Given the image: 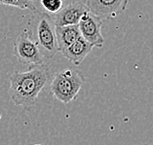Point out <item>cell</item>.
Listing matches in <instances>:
<instances>
[{"label":"cell","instance_id":"6da1fadb","mask_svg":"<svg viewBox=\"0 0 153 145\" xmlns=\"http://www.w3.org/2000/svg\"><path fill=\"white\" fill-rule=\"evenodd\" d=\"M50 72L47 65L29 66L27 71H16L10 77L9 95L15 105L29 109L37 102L42 89L47 85Z\"/></svg>","mask_w":153,"mask_h":145},{"label":"cell","instance_id":"7a4b0ae2","mask_svg":"<svg viewBox=\"0 0 153 145\" xmlns=\"http://www.w3.org/2000/svg\"><path fill=\"white\" fill-rule=\"evenodd\" d=\"M34 29L37 45L44 59H50L59 52L56 25L49 14L37 12L34 17Z\"/></svg>","mask_w":153,"mask_h":145},{"label":"cell","instance_id":"3957f363","mask_svg":"<svg viewBox=\"0 0 153 145\" xmlns=\"http://www.w3.org/2000/svg\"><path fill=\"white\" fill-rule=\"evenodd\" d=\"M84 83L81 74L72 69H65L55 74L51 82V92L59 101L68 103L77 96Z\"/></svg>","mask_w":153,"mask_h":145},{"label":"cell","instance_id":"277c9868","mask_svg":"<svg viewBox=\"0 0 153 145\" xmlns=\"http://www.w3.org/2000/svg\"><path fill=\"white\" fill-rule=\"evenodd\" d=\"M14 55L22 64L33 66L42 64L44 58L36 41L33 38L31 29H25L14 42Z\"/></svg>","mask_w":153,"mask_h":145},{"label":"cell","instance_id":"5b68a950","mask_svg":"<svg viewBox=\"0 0 153 145\" xmlns=\"http://www.w3.org/2000/svg\"><path fill=\"white\" fill-rule=\"evenodd\" d=\"M102 18L87 11L78 24L81 36L93 47L102 48L103 46L104 39L102 34Z\"/></svg>","mask_w":153,"mask_h":145},{"label":"cell","instance_id":"8992f818","mask_svg":"<svg viewBox=\"0 0 153 145\" xmlns=\"http://www.w3.org/2000/svg\"><path fill=\"white\" fill-rule=\"evenodd\" d=\"M128 0H86L89 12L100 18H112L126 9Z\"/></svg>","mask_w":153,"mask_h":145},{"label":"cell","instance_id":"52a82bcc","mask_svg":"<svg viewBox=\"0 0 153 145\" xmlns=\"http://www.w3.org/2000/svg\"><path fill=\"white\" fill-rule=\"evenodd\" d=\"M88 9L83 2H73L65 6L54 15L53 21L56 27L78 24L82 16L87 12Z\"/></svg>","mask_w":153,"mask_h":145},{"label":"cell","instance_id":"ba28073f","mask_svg":"<svg viewBox=\"0 0 153 145\" xmlns=\"http://www.w3.org/2000/svg\"><path fill=\"white\" fill-rule=\"evenodd\" d=\"M93 47L88 41L80 36L77 40L62 52V55L75 65H80L86 57L92 52Z\"/></svg>","mask_w":153,"mask_h":145},{"label":"cell","instance_id":"9c48e42d","mask_svg":"<svg viewBox=\"0 0 153 145\" xmlns=\"http://www.w3.org/2000/svg\"><path fill=\"white\" fill-rule=\"evenodd\" d=\"M56 36L59 52L65 50L69 45L81 36L78 24L65 25V27H56Z\"/></svg>","mask_w":153,"mask_h":145},{"label":"cell","instance_id":"30bf717a","mask_svg":"<svg viewBox=\"0 0 153 145\" xmlns=\"http://www.w3.org/2000/svg\"><path fill=\"white\" fill-rule=\"evenodd\" d=\"M0 5L17 7L20 9H27L36 12L34 0H0Z\"/></svg>","mask_w":153,"mask_h":145},{"label":"cell","instance_id":"8fae6325","mask_svg":"<svg viewBox=\"0 0 153 145\" xmlns=\"http://www.w3.org/2000/svg\"><path fill=\"white\" fill-rule=\"evenodd\" d=\"M40 3L46 12L51 14L58 13L63 7V0H40Z\"/></svg>","mask_w":153,"mask_h":145},{"label":"cell","instance_id":"7c38bea8","mask_svg":"<svg viewBox=\"0 0 153 145\" xmlns=\"http://www.w3.org/2000/svg\"><path fill=\"white\" fill-rule=\"evenodd\" d=\"M33 145H43V144H33Z\"/></svg>","mask_w":153,"mask_h":145}]
</instances>
